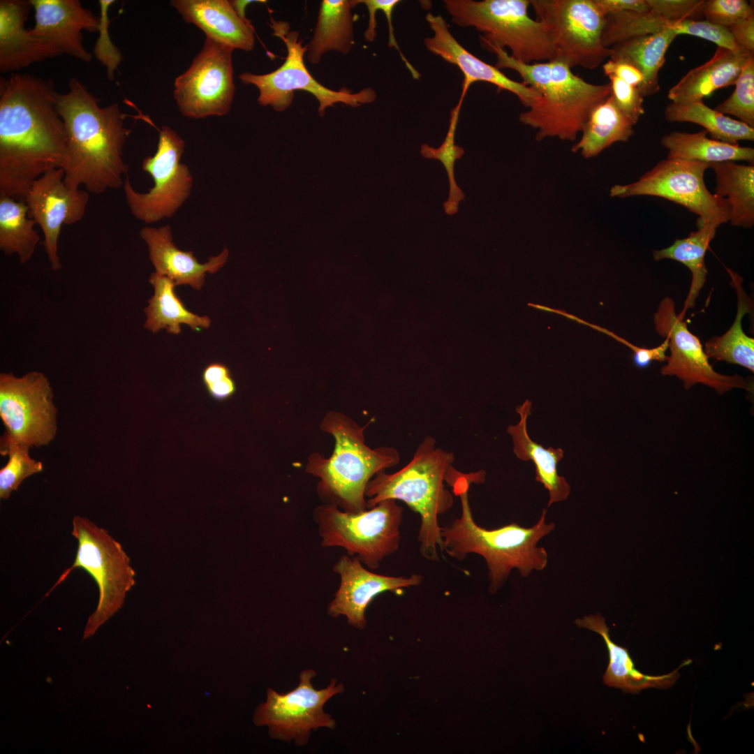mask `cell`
I'll use <instances>...</instances> for the list:
<instances>
[{
	"label": "cell",
	"instance_id": "1",
	"mask_svg": "<svg viewBox=\"0 0 754 754\" xmlns=\"http://www.w3.org/2000/svg\"><path fill=\"white\" fill-rule=\"evenodd\" d=\"M54 82L28 73L0 80V194L24 200L33 183L62 168L66 135Z\"/></svg>",
	"mask_w": 754,
	"mask_h": 754
},
{
	"label": "cell",
	"instance_id": "2",
	"mask_svg": "<svg viewBox=\"0 0 754 754\" xmlns=\"http://www.w3.org/2000/svg\"><path fill=\"white\" fill-rule=\"evenodd\" d=\"M56 106L66 135L65 183L97 195L124 185L128 168L123 148L131 130L124 126L119 104L101 107L98 98L72 77L68 91L57 93Z\"/></svg>",
	"mask_w": 754,
	"mask_h": 754
},
{
	"label": "cell",
	"instance_id": "3",
	"mask_svg": "<svg viewBox=\"0 0 754 754\" xmlns=\"http://www.w3.org/2000/svg\"><path fill=\"white\" fill-rule=\"evenodd\" d=\"M485 472L480 471L462 474L457 470L447 482L454 489L461 501V514L450 525L441 527L443 550L459 561L469 554L482 556L486 561L489 579V589L495 593L506 582L511 570L518 569L523 577L533 570H542L547 564L546 550L538 547L541 538L554 528L553 522H545L546 510L543 509L538 522L531 527H523L517 523L486 529L474 521L468 499L471 483L485 481Z\"/></svg>",
	"mask_w": 754,
	"mask_h": 754
},
{
	"label": "cell",
	"instance_id": "4",
	"mask_svg": "<svg viewBox=\"0 0 754 754\" xmlns=\"http://www.w3.org/2000/svg\"><path fill=\"white\" fill-rule=\"evenodd\" d=\"M480 41L483 48L496 56L495 67L515 71L524 84L539 93V98L519 117L520 122L536 131L538 141L576 140L593 108L611 95L609 82L589 83L561 62L524 64L510 57L505 49L480 38Z\"/></svg>",
	"mask_w": 754,
	"mask_h": 754
},
{
	"label": "cell",
	"instance_id": "5",
	"mask_svg": "<svg viewBox=\"0 0 754 754\" xmlns=\"http://www.w3.org/2000/svg\"><path fill=\"white\" fill-rule=\"evenodd\" d=\"M454 460V454L436 446L435 439L426 436L411 460L399 471H382L368 482L365 489L367 508L386 499L404 502L419 514L420 552L429 561H438V549L443 551V540L438 516L454 504L452 494L445 485Z\"/></svg>",
	"mask_w": 754,
	"mask_h": 754
},
{
	"label": "cell",
	"instance_id": "6",
	"mask_svg": "<svg viewBox=\"0 0 754 754\" xmlns=\"http://www.w3.org/2000/svg\"><path fill=\"white\" fill-rule=\"evenodd\" d=\"M364 427L345 414L332 411L323 418L320 427L334 438L332 455L313 452L305 470L318 478L317 492L325 503L358 512L367 509L365 489L378 472L398 464V451L392 447L371 448L365 443Z\"/></svg>",
	"mask_w": 754,
	"mask_h": 754
},
{
	"label": "cell",
	"instance_id": "7",
	"mask_svg": "<svg viewBox=\"0 0 754 754\" xmlns=\"http://www.w3.org/2000/svg\"><path fill=\"white\" fill-rule=\"evenodd\" d=\"M452 22L473 27L480 38L508 47L510 57L524 63L553 60L554 52L545 26L528 15L530 0H444Z\"/></svg>",
	"mask_w": 754,
	"mask_h": 754
},
{
	"label": "cell",
	"instance_id": "8",
	"mask_svg": "<svg viewBox=\"0 0 754 754\" xmlns=\"http://www.w3.org/2000/svg\"><path fill=\"white\" fill-rule=\"evenodd\" d=\"M313 519L323 547H342L372 570L399 546L403 508L393 499L358 512L324 503L314 509Z\"/></svg>",
	"mask_w": 754,
	"mask_h": 754
},
{
	"label": "cell",
	"instance_id": "9",
	"mask_svg": "<svg viewBox=\"0 0 754 754\" xmlns=\"http://www.w3.org/2000/svg\"><path fill=\"white\" fill-rule=\"evenodd\" d=\"M72 526L71 534L77 540L75 561L63 572L53 587L77 568L88 572L96 583L98 603L86 625L84 632L86 638L121 607L127 592L135 584V573L121 544L106 529L81 516L73 517Z\"/></svg>",
	"mask_w": 754,
	"mask_h": 754
},
{
	"label": "cell",
	"instance_id": "10",
	"mask_svg": "<svg viewBox=\"0 0 754 754\" xmlns=\"http://www.w3.org/2000/svg\"><path fill=\"white\" fill-rule=\"evenodd\" d=\"M546 27L553 60L592 70L609 57L602 42L606 16L595 0H530Z\"/></svg>",
	"mask_w": 754,
	"mask_h": 754
},
{
	"label": "cell",
	"instance_id": "11",
	"mask_svg": "<svg viewBox=\"0 0 754 754\" xmlns=\"http://www.w3.org/2000/svg\"><path fill=\"white\" fill-rule=\"evenodd\" d=\"M48 378L33 371L21 377L0 374V417L5 431L0 440L1 455L13 446L47 445L57 434V408Z\"/></svg>",
	"mask_w": 754,
	"mask_h": 754
},
{
	"label": "cell",
	"instance_id": "12",
	"mask_svg": "<svg viewBox=\"0 0 754 754\" xmlns=\"http://www.w3.org/2000/svg\"><path fill=\"white\" fill-rule=\"evenodd\" d=\"M273 35L280 38L286 45L287 56L283 64L275 71L262 75L249 72L239 75L246 84H253L259 91L258 101L263 106H271L276 111H283L291 104L294 91H306L313 94L319 102L318 112L324 115L327 107L343 103L352 107L371 103L376 98L371 87H366L357 93L347 89L334 91L320 84L308 71L304 55L308 50L302 45L297 31L288 32V24L271 19Z\"/></svg>",
	"mask_w": 754,
	"mask_h": 754
},
{
	"label": "cell",
	"instance_id": "13",
	"mask_svg": "<svg viewBox=\"0 0 754 754\" xmlns=\"http://www.w3.org/2000/svg\"><path fill=\"white\" fill-rule=\"evenodd\" d=\"M710 165L679 158L660 161L634 182L616 184L610 188L614 198L649 195L662 198L686 207L698 216V226L729 221L726 200L711 193L704 175Z\"/></svg>",
	"mask_w": 754,
	"mask_h": 754
},
{
	"label": "cell",
	"instance_id": "14",
	"mask_svg": "<svg viewBox=\"0 0 754 754\" xmlns=\"http://www.w3.org/2000/svg\"><path fill=\"white\" fill-rule=\"evenodd\" d=\"M185 147L184 140L168 126L158 131L156 151L144 158L142 170L150 175L154 186L147 193L136 191L128 176L124 191L131 212L137 219L153 223L169 218L188 198L193 176L188 167L180 163Z\"/></svg>",
	"mask_w": 754,
	"mask_h": 754
},
{
	"label": "cell",
	"instance_id": "15",
	"mask_svg": "<svg viewBox=\"0 0 754 754\" xmlns=\"http://www.w3.org/2000/svg\"><path fill=\"white\" fill-rule=\"evenodd\" d=\"M233 50L205 38L189 67L174 82V98L183 116L198 119L228 114L235 91Z\"/></svg>",
	"mask_w": 754,
	"mask_h": 754
},
{
	"label": "cell",
	"instance_id": "16",
	"mask_svg": "<svg viewBox=\"0 0 754 754\" xmlns=\"http://www.w3.org/2000/svg\"><path fill=\"white\" fill-rule=\"evenodd\" d=\"M315 676L312 670L302 672L298 686L286 693L268 688L267 700L255 711L254 724L267 725L272 738L294 740L299 746L307 743L312 729H334L335 721L324 711L323 707L330 698L343 692V686L337 685L332 679L327 688L317 690L311 683Z\"/></svg>",
	"mask_w": 754,
	"mask_h": 754
},
{
	"label": "cell",
	"instance_id": "17",
	"mask_svg": "<svg viewBox=\"0 0 754 754\" xmlns=\"http://www.w3.org/2000/svg\"><path fill=\"white\" fill-rule=\"evenodd\" d=\"M653 323L658 334L669 340L670 355L667 357V364L661 367L662 375L677 376L686 390L701 383L719 394L734 388L753 390V385L744 378L737 374H721L714 369L699 338L677 315L672 298L665 297L661 300L654 313Z\"/></svg>",
	"mask_w": 754,
	"mask_h": 754
},
{
	"label": "cell",
	"instance_id": "18",
	"mask_svg": "<svg viewBox=\"0 0 754 754\" xmlns=\"http://www.w3.org/2000/svg\"><path fill=\"white\" fill-rule=\"evenodd\" d=\"M64 177L61 168L45 172L33 183L24 199L29 217L43 231V245L54 271L62 267L58 254L61 227L81 221L89 200L86 190L68 186Z\"/></svg>",
	"mask_w": 754,
	"mask_h": 754
},
{
	"label": "cell",
	"instance_id": "19",
	"mask_svg": "<svg viewBox=\"0 0 754 754\" xmlns=\"http://www.w3.org/2000/svg\"><path fill=\"white\" fill-rule=\"evenodd\" d=\"M333 570L340 576V585L328 605V614L333 617L345 616L350 625L359 629L364 628L365 610L376 596L385 591L397 593L417 586L422 580L418 574L408 577L376 574L367 570L357 557L348 554L339 559Z\"/></svg>",
	"mask_w": 754,
	"mask_h": 754
},
{
	"label": "cell",
	"instance_id": "20",
	"mask_svg": "<svg viewBox=\"0 0 754 754\" xmlns=\"http://www.w3.org/2000/svg\"><path fill=\"white\" fill-rule=\"evenodd\" d=\"M34 10L33 34L56 48L82 61L93 54L83 45L84 30L98 31L99 17L82 6L78 0H29Z\"/></svg>",
	"mask_w": 754,
	"mask_h": 754
},
{
	"label": "cell",
	"instance_id": "21",
	"mask_svg": "<svg viewBox=\"0 0 754 754\" xmlns=\"http://www.w3.org/2000/svg\"><path fill=\"white\" fill-rule=\"evenodd\" d=\"M425 19L433 32L432 36L424 39L426 48L459 68L464 75L462 88L468 90L473 82H488L495 85L498 91L513 94L526 108L539 98V93L533 88L509 78L494 66L467 51L451 34L442 15L429 13Z\"/></svg>",
	"mask_w": 754,
	"mask_h": 754
},
{
	"label": "cell",
	"instance_id": "22",
	"mask_svg": "<svg viewBox=\"0 0 754 754\" xmlns=\"http://www.w3.org/2000/svg\"><path fill=\"white\" fill-rule=\"evenodd\" d=\"M146 243L149 258L155 272L168 277L176 286L189 285L195 290L203 286L207 273L214 274L227 262L228 249L216 256H211L205 263H200L192 251H184L173 242L171 227H144L140 231Z\"/></svg>",
	"mask_w": 754,
	"mask_h": 754
},
{
	"label": "cell",
	"instance_id": "23",
	"mask_svg": "<svg viewBox=\"0 0 754 754\" xmlns=\"http://www.w3.org/2000/svg\"><path fill=\"white\" fill-rule=\"evenodd\" d=\"M31 7L29 1H0V71L14 72L34 63L61 54L56 48L26 29Z\"/></svg>",
	"mask_w": 754,
	"mask_h": 754
},
{
	"label": "cell",
	"instance_id": "24",
	"mask_svg": "<svg viewBox=\"0 0 754 754\" xmlns=\"http://www.w3.org/2000/svg\"><path fill=\"white\" fill-rule=\"evenodd\" d=\"M170 6L189 24L201 29L206 37L233 50L250 51L254 47L253 27L242 19L228 0H172Z\"/></svg>",
	"mask_w": 754,
	"mask_h": 754
},
{
	"label": "cell",
	"instance_id": "25",
	"mask_svg": "<svg viewBox=\"0 0 754 754\" xmlns=\"http://www.w3.org/2000/svg\"><path fill=\"white\" fill-rule=\"evenodd\" d=\"M753 57L754 53L718 47L708 61L683 76L669 90L667 97L680 104L703 101L717 89L734 85L743 67Z\"/></svg>",
	"mask_w": 754,
	"mask_h": 754
},
{
	"label": "cell",
	"instance_id": "26",
	"mask_svg": "<svg viewBox=\"0 0 754 754\" xmlns=\"http://www.w3.org/2000/svg\"><path fill=\"white\" fill-rule=\"evenodd\" d=\"M575 623L580 628L597 633L603 637L609 654V664L603 676L604 683L609 687L620 688L624 693H637L649 688H668L679 677L681 667L692 662L691 660H685L668 674L658 676L644 674L635 668L628 649L612 640L609 628L600 614L577 619Z\"/></svg>",
	"mask_w": 754,
	"mask_h": 754
},
{
	"label": "cell",
	"instance_id": "27",
	"mask_svg": "<svg viewBox=\"0 0 754 754\" xmlns=\"http://www.w3.org/2000/svg\"><path fill=\"white\" fill-rule=\"evenodd\" d=\"M531 402L526 399L516 408V412L520 415L519 422L515 425H509L507 431L512 438L513 451L517 457L523 461H533L535 480L542 483L549 491V507L554 503L566 500L571 487L566 478L557 472V464L563 457V450L551 446L545 448L528 434L526 422L531 414Z\"/></svg>",
	"mask_w": 754,
	"mask_h": 754
},
{
	"label": "cell",
	"instance_id": "28",
	"mask_svg": "<svg viewBox=\"0 0 754 754\" xmlns=\"http://www.w3.org/2000/svg\"><path fill=\"white\" fill-rule=\"evenodd\" d=\"M149 282L154 288V295L144 309L145 329L153 333L165 329L170 334H178L182 324L188 325L194 331L207 329L210 326L211 320L208 316H198L186 308L175 293L176 285L173 281L154 272Z\"/></svg>",
	"mask_w": 754,
	"mask_h": 754
},
{
	"label": "cell",
	"instance_id": "29",
	"mask_svg": "<svg viewBox=\"0 0 754 754\" xmlns=\"http://www.w3.org/2000/svg\"><path fill=\"white\" fill-rule=\"evenodd\" d=\"M635 124L618 108L611 94L591 111L572 151L586 158L595 157L616 142H628Z\"/></svg>",
	"mask_w": 754,
	"mask_h": 754
},
{
	"label": "cell",
	"instance_id": "30",
	"mask_svg": "<svg viewBox=\"0 0 754 754\" xmlns=\"http://www.w3.org/2000/svg\"><path fill=\"white\" fill-rule=\"evenodd\" d=\"M731 277L730 285L737 295V310L733 324L721 336H715L705 342L704 350L707 357L740 365L754 372V339L744 332V316L752 312L753 302L742 286V278L726 268Z\"/></svg>",
	"mask_w": 754,
	"mask_h": 754
},
{
	"label": "cell",
	"instance_id": "31",
	"mask_svg": "<svg viewBox=\"0 0 754 754\" xmlns=\"http://www.w3.org/2000/svg\"><path fill=\"white\" fill-rule=\"evenodd\" d=\"M715 194L724 198L733 226L752 228L754 224V165L734 161L714 163Z\"/></svg>",
	"mask_w": 754,
	"mask_h": 754
},
{
	"label": "cell",
	"instance_id": "32",
	"mask_svg": "<svg viewBox=\"0 0 754 754\" xmlns=\"http://www.w3.org/2000/svg\"><path fill=\"white\" fill-rule=\"evenodd\" d=\"M719 226L714 223L698 226L697 230L691 232L688 237L676 239L670 246L653 251V257L656 261L663 259L676 260L684 265L691 272L689 292L683 309L678 315L681 320H683L687 310L695 306L700 292L706 282L708 272L704 257Z\"/></svg>",
	"mask_w": 754,
	"mask_h": 754
},
{
	"label": "cell",
	"instance_id": "33",
	"mask_svg": "<svg viewBox=\"0 0 754 754\" xmlns=\"http://www.w3.org/2000/svg\"><path fill=\"white\" fill-rule=\"evenodd\" d=\"M703 129L697 133L672 131L661 138L668 158L703 162L708 164L725 161L754 162V149L710 138Z\"/></svg>",
	"mask_w": 754,
	"mask_h": 754
},
{
	"label": "cell",
	"instance_id": "34",
	"mask_svg": "<svg viewBox=\"0 0 754 754\" xmlns=\"http://www.w3.org/2000/svg\"><path fill=\"white\" fill-rule=\"evenodd\" d=\"M677 35L671 29L633 37L610 47L609 59H622L637 67L643 74L644 97L660 89L658 73L665 61V54Z\"/></svg>",
	"mask_w": 754,
	"mask_h": 754
},
{
	"label": "cell",
	"instance_id": "35",
	"mask_svg": "<svg viewBox=\"0 0 754 754\" xmlns=\"http://www.w3.org/2000/svg\"><path fill=\"white\" fill-rule=\"evenodd\" d=\"M352 1L323 0L313 37L307 45L308 59L313 64L323 54L335 50L347 54L353 43Z\"/></svg>",
	"mask_w": 754,
	"mask_h": 754
},
{
	"label": "cell",
	"instance_id": "36",
	"mask_svg": "<svg viewBox=\"0 0 754 754\" xmlns=\"http://www.w3.org/2000/svg\"><path fill=\"white\" fill-rule=\"evenodd\" d=\"M28 211L24 200L0 194V249L7 256L16 255L22 264L32 258L40 240Z\"/></svg>",
	"mask_w": 754,
	"mask_h": 754
},
{
	"label": "cell",
	"instance_id": "37",
	"mask_svg": "<svg viewBox=\"0 0 754 754\" xmlns=\"http://www.w3.org/2000/svg\"><path fill=\"white\" fill-rule=\"evenodd\" d=\"M664 115L670 122L698 124L711 138L730 144L754 140V128L708 107L703 101L686 104L671 102L665 108Z\"/></svg>",
	"mask_w": 754,
	"mask_h": 754
},
{
	"label": "cell",
	"instance_id": "38",
	"mask_svg": "<svg viewBox=\"0 0 754 754\" xmlns=\"http://www.w3.org/2000/svg\"><path fill=\"white\" fill-rule=\"evenodd\" d=\"M466 92V90L462 89L459 103L451 110L448 131L441 146L434 148L427 144H423L420 148L422 156L440 161L445 168L450 191L448 199L444 202L443 207L445 212L449 215L457 213L459 202L464 200V194L456 183L454 167L456 160L459 159L464 154V149L455 145L454 137L459 112Z\"/></svg>",
	"mask_w": 754,
	"mask_h": 754
},
{
	"label": "cell",
	"instance_id": "39",
	"mask_svg": "<svg viewBox=\"0 0 754 754\" xmlns=\"http://www.w3.org/2000/svg\"><path fill=\"white\" fill-rule=\"evenodd\" d=\"M672 21H667L651 10L643 13L625 11L606 16L602 42L605 47L627 39L665 29H671Z\"/></svg>",
	"mask_w": 754,
	"mask_h": 754
},
{
	"label": "cell",
	"instance_id": "40",
	"mask_svg": "<svg viewBox=\"0 0 754 754\" xmlns=\"http://www.w3.org/2000/svg\"><path fill=\"white\" fill-rule=\"evenodd\" d=\"M732 94L715 108L754 128V57L743 67Z\"/></svg>",
	"mask_w": 754,
	"mask_h": 754
},
{
	"label": "cell",
	"instance_id": "41",
	"mask_svg": "<svg viewBox=\"0 0 754 754\" xmlns=\"http://www.w3.org/2000/svg\"><path fill=\"white\" fill-rule=\"evenodd\" d=\"M29 448L13 446L3 456H8L7 464L0 470V498L8 499L27 478L43 469L42 462L29 456Z\"/></svg>",
	"mask_w": 754,
	"mask_h": 754
},
{
	"label": "cell",
	"instance_id": "42",
	"mask_svg": "<svg viewBox=\"0 0 754 754\" xmlns=\"http://www.w3.org/2000/svg\"><path fill=\"white\" fill-rule=\"evenodd\" d=\"M677 36L686 34L701 38L733 52L741 50L736 44L727 28L721 27L707 20H684L673 22L671 26Z\"/></svg>",
	"mask_w": 754,
	"mask_h": 754
},
{
	"label": "cell",
	"instance_id": "43",
	"mask_svg": "<svg viewBox=\"0 0 754 754\" xmlns=\"http://www.w3.org/2000/svg\"><path fill=\"white\" fill-rule=\"evenodd\" d=\"M702 13L707 21L725 28L754 15L753 8L745 0H704Z\"/></svg>",
	"mask_w": 754,
	"mask_h": 754
},
{
	"label": "cell",
	"instance_id": "44",
	"mask_svg": "<svg viewBox=\"0 0 754 754\" xmlns=\"http://www.w3.org/2000/svg\"><path fill=\"white\" fill-rule=\"evenodd\" d=\"M114 2L113 0L98 1L101 15L97 31L99 32V37L94 50V54L97 59L106 67L107 75L110 79L114 78V71L122 59L121 53L112 43L108 30L110 20L108 13L110 6Z\"/></svg>",
	"mask_w": 754,
	"mask_h": 754
},
{
	"label": "cell",
	"instance_id": "45",
	"mask_svg": "<svg viewBox=\"0 0 754 754\" xmlns=\"http://www.w3.org/2000/svg\"><path fill=\"white\" fill-rule=\"evenodd\" d=\"M202 381L208 394L216 401L228 400L237 390L230 369L221 362L208 364L202 372Z\"/></svg>",
	"mask_w": 754,
	"mask_h": 754
},
{
	"label": "cell",
	"instance_id": "46",
	"mask_svg": "<svg viewBox=\"0 0 754 754\" xmlns=\"http://www.w3.org/2000/svg\"><path fill=\"white\" fill-rule=\"evenodd\" d=\"M612 96L618 108L634 123L637 124L644 114V96L640 89L627 84L614 75L607 76Z\"/></svg>",
	"mask_w": 754,
	"mask_h": 754
},
{
	"label": "cell",
	"instance_id": "47",
	"mask_svg": "<svg viewBox=\"0 0 754 754\" xmlns=\"http://www.w3.org/2000/svg\"><path fill=\"white\" fill-rule=\"evenodd\" d=\"M650 10L672 22L696 20L702 15L704 0H646Z\"/></svg>",
	"mask_w": 754,
	"mask_h": 754
},
{
	"label": "cell",
	"instance_id": "48",
	"mask_svg": "<svg viewBox=\"0 0 754 754\" xmlns=\"http://www.w3.org/2000/svg\"><path fill=\"white\" fill-rule=\"evenodd\" d=\"M603 71L606 76L614 75L627 84L638 88L642 94L645 84L644 77L642 72L630 62L622 59H609L603 64Z\"/></svg>",
	"mask_w": 754,
	"mask_h": 754
},
{
	"label": "cell",
	"instance_id": "49",
	"mask_svg": "<svg viewBox=\"0 0 754 754\" xmlns=\"http://www.w3.org/2000/svg\"><path fill=\"white\" fill-rule=\"evenodd\" d=\"M371 1L372 3V4L375 6L376 10L383 11L385 13V15L386 17L387 24H388V34H389L388 46H389V47H394L399 52V55H400V57L401 58V60L404 62L406 66L407 67V68L410 71V73H411L414 79H415V80H418L420 78V76L419 72L411 64V63L408 61V59H406V57L402 53L401 50H400V48H399V45L397 44V40L395 38V36H394V28H393V24H392V12L394 10V8L396 7V6L397 4H399L401 2V1H399V0H371Z\"/></svg>",
	"mask_w": 754,
	"mask_h": 754
},
{
	"label": "cell",
	"instance_id": "50",
	"mask_svg": "<svg viewBox=\"0 0 754 754\" xmlns=\"http://www.w3.org/2000/svg\"><path fill=\"white\" fill-rule=\"evenodd\" d=\"M741 50L754 53V15L727 28Z\"/></svg>",
	"mask_w": 754,
	"mask_h": 754
},
{
	"label": "cell",
	"instance_id": "51",
	"mask_svg": "<svg viewBox=\"0 0 754 754\" xmlns=\"http://www.w3.org/2000/svg\"><path fill=\"white\" fill-rule=\"evenodd\" d=\"M605 16L625 11L643 13L650 9L646 0H595Z\"/></svg>",
	"mask_w": 754,
	"mask_h": 754
},
{
	"label": "cell",
	"instance_id": "52",
	"mask_svg": "<svg viewBox=\"0 0 754 754\" xmlns=\"http://www.w3.org/2000/svg\"><path fill=\"white\" fill-rule=\"evenodd\" d=\"M669 348V340L665 338L659 346L651 348H642L633 355L635 365L640 369L647 367L653 361L665 362L667 360L666 351Z\"/></svg>",
	"mask_w": 754,
	"mask_h": 754
},
{
	"label": "cell",
	"instance_id": "53",
	"mask_svg": "<svg viewBox=\"0 0 754 754\" xmlns=\"http://www.w3.org/2000/svg\"><path fill=\"white\" fill-rule=\"evenodd\" d=\"M233 8L237 14L244 20H247L245 16L246 6L252 2H265V1H230Z\"/></svg>",
	"mask_w": 754,
	"mask_h": 754
}]
</instances>
